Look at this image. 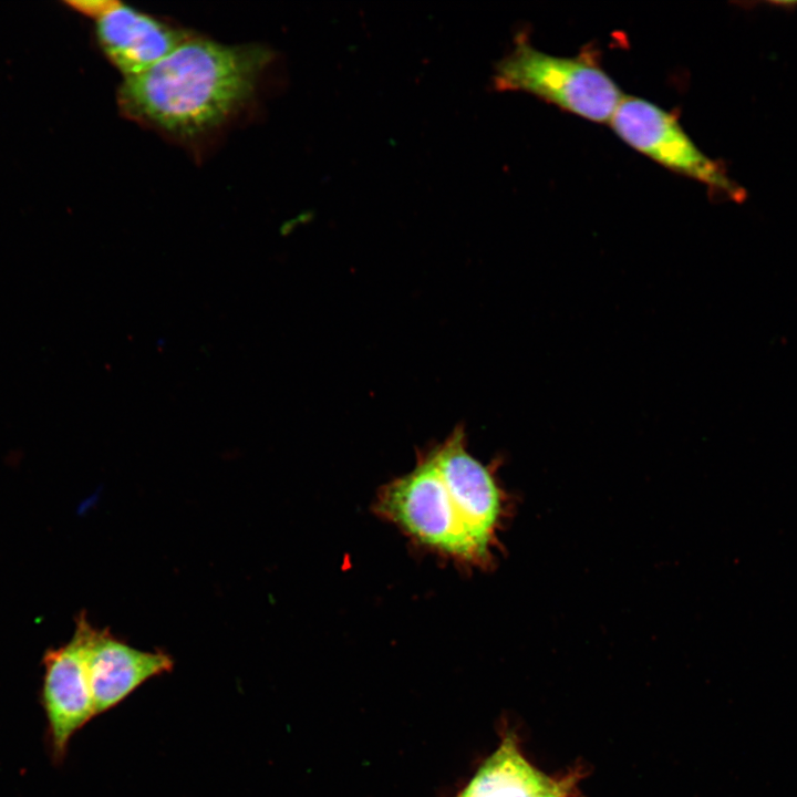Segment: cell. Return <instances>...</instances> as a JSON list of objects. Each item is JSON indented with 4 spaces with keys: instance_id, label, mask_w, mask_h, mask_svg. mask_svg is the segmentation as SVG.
<instances>
[{
    "instance_id": "cell-1",
    "label": "cell",
    "mask_w": 797,
    "mask_h": 797,
    "mask_svg": "<svg viewBox=\"0 0 797 797\" xmlns=\"http://www.w3.org/2000/svg\"><path fill=\"white\" fill-rule=\"evenodd\" d=\"M374 513L417 547L460 567L486 569L495 560L508 499L496 469L467 448L463 426L417 453L415 466L382 486Z\"/></svg>"
},
{
    "instance_id": "cell-8",
    "label": "cell",
    "mask_w": 797,
    "mask_h": 797,
    "mask_svg": "<svg viewBox=\"0 0 797 797\" xmlns=\"http://www.w3.org/2000/svg\"><path fill=\"white\" fill-rule=\"evenodd\" d=\"M576 779L547 776L524 757L514 736L508 735L457 797H569Z\"/></svg>"
},
{
    "instance_id": "cell-5",
    "label": "cell",
    "mask_w": 797,
    "mask_h": 797,
    "mask_svg": "<svg viewBox=\"0 0 797 797\" xmlns=\"http://www.w3.org/2000/svg\"><path fill=\"white\" fill-rule=\"evenodd\" d=\"M93 627L81 617L72 640L44 658L43 705L54 757L63 759L73 735L94 716L86 653Z\"/></svg>"
},
{
    "instance_id": "cell-3",
    "label": "cell",
    "mask_w": 797,
    "mask_h": 797,
    "mask_svg": "<svg viewBox=\"0 0 797 797\" xmlns=\"http://www.w3.org/2000/svg\"><path fill=\"white\" fill-rule=\"evenodd\" d=\"M491 82L497 91L525 92L594 123H610L623 99L592 52L553 55L535 48L524 33L495 64Z\"/></svg>"
},
{
    "instance_id": "cell-9",
    "label": "cell",
    "mask_w": 797,
    "mask_h": 797,
    "mask_svg": "<svg viewBox=\"0 0 797 797\" xmlns=\"http://www.w3.org/2000/svg\"><path fill=\"white\" fill-rule=\"evenodd\" d=\"M111 0L70 1L72 9L94 20L110 6Z\"/></svg>"
},
{
    "instance_id": "cell-2",
    "label": "cell",
    "mask_w": 797,
    "mask_h": 797,
    "mask_svg": "<svg viewBox=\"0 0 797 797\" xmlns=\"http://www.w3.org/2000/svg\"><path fill=\"white\" fill-rule=\"evenodd\" d=\"M273 54L259 44H224L189 35L117 93L125 116L180 142L228 124L255 97Z\"/></svg>"
},
{
    "instance_id": "cell-7",
    "label": "cell",
    "mask_w": 797,
    "mask_h": 797,
    "mask_svg": "<svg viewBox=\"0 0 797 797\" xmlns=\"http://www.w3.org/2000/svg\"><path fill=\"white\" fill-rule=\"evenodd\" d=\"M86 664L96 715L118 705L148 680L174 669V660L166 652L133 648L107 629L95 628L89 640Z\"/></svg>"
},
{
    "instance_id": "cell-4",
    "label": "cell",
    "mask_w": 797,
    "mask_h": 797,
    "mask_svg": "<svg viewBox=\"0 0 797 797\" xmlns=\"http://www.w3.org/2000/svg\"><path fill=\"white\" fill-rule=\"evenodd\" d=\"M610 124L625 144L664 168L700 182L728 199L743 198V189L696 146L676 116L651 101L623 96Z\"/></svg>"
},
{
    "instance_id": "cell-6",
    "label": "cell",
    "mask_w": 797,
    "mask_h": 797,
    "mask_svg": "<svg viewBox=\"0 0 797 797\" xmlns=\"http://www.w3.org/2000/svg\"><path fill=\"white\" fill-rule=\"evenodd\" d=\"M95 29L103 52L124 79L148 70L189 37L118 1L95 19Z\"/></svg>"
}]
</instances>
